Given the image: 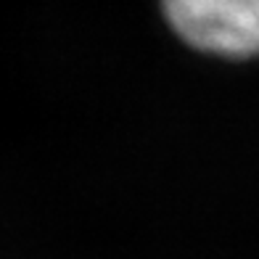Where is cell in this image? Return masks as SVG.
<instances>
[{
  "label": "cell",
  "mask_w": 259,
  "mask_h": 259,
  "mask_svg": "<svg viewBox=\"0 0 259 259\" xmlns=\"http://www.w3.org/2000/svg\"><path fill=\"white\" fill-rule=\"evenodd\" d=\"M164 14L198 51L233 58L259 53V0H164Z\"/></svg>",
  "instance_id": "6da1fadb"
}]
</instances>
